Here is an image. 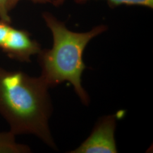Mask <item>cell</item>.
<instances>
[{
    "instance_id": "1",
    "label": "cell",
    "mask_w": 153,
    "mask_h": 153,
    "mask_svg": "<svg viewBox=\"0 0 153 153\" xmlns=\"http://www.w3.org/2000/svg\"><path fill=\"white\" fill-rule=\"evenodd\" d=\"M44 79L0 67V115L16 135L33 134L56 149L49 127L52 105Z\"/></svg>"
},
{
    "instance_id": "2",
    "label": "cell",
    "mask_w": 153,
    "mask_h": 153,
    "mask_svg": "<svg viewBox=\"0 0 153 153\" xmlns=\"http://www.w3.org/2000/svg\"><path fill=\"white\" fill-rule=\"evenodd\" d=\"M43 18L52 33L53 43L51 49L41 50L38 55L40 76L49 88L70 82L83 103L88 105L89 97L81 85V76L86 68L83 54L90 41L105 32L107 27L99 25L88 32L76 33L49 13H44Z\"/></svg>"
},
{
    "instance_id": "3",
    "label": "cell",
    "mask_w": 153,
    "mask_h": 153,
    "mask_svg": "<svg viewBox=\"0 0 153 153\" xmlns=\"http://www.w3.org/2000/svg\"><path fill=\"white\" fill-rule=\"evenodd\" d=\"M0 50L13 60L28 62L31 57L38 55L42 49L27 31L14 27L10 23L0 21Z\"/></svg>"
},
{
    "instance_id": "4",
    "label": "cell",
    "mask_w": 153,
    "mask_h": 153,
    "mask_svg": "<svg viewBox=\"0 0 153 153\" xmlns=\"http://www.w3.org/2000/svg\"><path fill=\"white\" fill-rule=\"evenodd\" d=\"M116 121V115L102 117L94 128L90 136L70 153H117L115 140Z\"/></svg>"
},
{
    "instance_id": "5",
    "label": "cell",
    "mask_w": 153,
    "mask_h": 153,
    "mask_svg": "<svg viewBox=\"0 0 153 153\" xmlns=\"http://www.w3.org/2000/svg\"><path fill=\"white\" fill-rule=\"evenodd\" d=\"M16 136L10 131L0 132V153H31L28 146L16 142Z\"/></svg>"
},
{
    "instance_id": "6",
    "label": "cell",
    "mask_w": 153,
    "mask_h": 153,
    "mask_svg": "<svg viewBox=\"0 0 153 153\" xmlns=\"http://www.w3.org/2000/svg\"><path fill=\"white\" fill-rule=\"evenodd\" d=\"M75 2L83 4L90 0H74ZM111 9L121 5L140 6L150 9L153 8V0H105Z\"/></svg>"
},
{
    "instance_id": "7",
    "label": "cell",
    "mask_w": 153,
    "mask_h": 153,
    "mask_svg": "<svg viewBox=\"0 0 153 153\" xmlns=\"http://www.w3.org/2000/svg\"><path fill=\"white\" fill-rule=\"evenodd\" d=\"M8 0H0V20L11 23Z\"/></svg>"
},
{
    "instance_id": "8",
    "label": "cell",
    "mask_w": 153,
    "mask_h": 153,
    "mask_svg": "<svg viewBox=\"0 0 153 153\" xmlns=\"http://www.w3.org/2000/svg\"><path fill=\"white\" fill-rule=\"evenodd\" d=\"M20 1L21 0H8V6H9V10L10 11L11 9H13ZM30 1H31L34 3H37V4L52 3L53 5L56 0H30Z\"/></svg>"
},
{
    "instance_id": "9",
    "label": "cell",
    "mask_w": 153,
    "mask_h": 153,
    "mask_svg": "<svg viewBox=\"0 0 153 153\" xmlns=\"http://www.w3.org/2000/svg\"><path fill=\"white\" fill-rule=\"evenodd\" d=\"M66 0H56L55 1L53 5L56 6H59L62 5L65 1Z\"/></svg>"
}]
</instances>
